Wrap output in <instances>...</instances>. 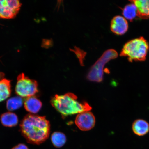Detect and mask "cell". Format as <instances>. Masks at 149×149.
Returning <instances> with one entry per match:
<instances>
[{"label":"cell","instance_id":"obj_19","mask_svg":"<svg viewBox=\"0 0 149 149\" xmlns=\"http://www.w3.org/2000/svg\"><path fill=\"white\" fill-rule=\"evenodd\" d=\"M4 74L2 72H0V80L3 79V77H4Z\"/></svg>","mask_w":149,"mask_h":149},{"label":"cell","instance_id":"obj_16","mask_svg":"<svg viewBox=\"0 0 149 149\" xmlns=\"http://www.w3.org/2000/svg\"><path fill=\"white\" fill-rule=\"evenodd\" d=\"M23 104L22 98L16 96L9 99L6 102V107L9 111L16 110L22 107Z\"/></svg>","mask_w":149,"mask_h":149},{"label":"cell","instance_id":"obj_10","mask_svg":"<svg viewBox=\"0 0 149 149\" xmlns=\"http://www.w3.org/2000/svg\"><path fill=\"white\" fill-rule=\"evenodd\" d=\"M132 128L135 135L139 136H144L149 132V123L143 119H137L133 123Z\"/></svg>","mask_w":149,"mask_h":149},{"label":"cell","instance_id":"obj_3","mask_svg":"<svg viewBox=\"0 0 149 149\" xmlns=\"http://www.w3.org/2000/svg\"><path fill=\"white\" fill-rule=\"evenodd\" d=\"M149 49L148 42L144 37H140L127 42L122 48L120 55L127 57L130 61H144Z\"/></svg>","mask_w":149,"mask_h":149},{"label":"cell","instance_id":"obj_5","mask_svg":"<svg viewBox=\"0 0 149 149\" xmlns=\"http://www.w3.org/2000/svg\"><path fill=\"white\" fill-rule=\"evenodd\" d=\"M38 84L34 80L31 79L22 73L17 78L15 92L22 98H27L35 96L38 92Z\"/></svg>","mask_w":149,"mask_h":149},{"label":"cell","instance_id":"obj_11","mask_svg":"<svg viewBox=\"0 0 149 149\" xmlns=\"http://www.w3.org/2000/svg\"><path fill=\"white\" fill-rule=\"evenodd\" d=\"M130 1L137 7V17L142 19L149 18V0H134Z\"/></svg>","mask_w":149,"mask_h":149},{"label":"cell","instance_id":"obj_1","mask_svg":"<svg viewBox=\"0 0 149 149\" xmlns=\"http://www.w3.org/2000/svg\"><path fill=\"white\" fill-rule=\"evenodd\" d=\"M51 125L45 116L27 114L20 124V131L28 142L33 144H42L49 136Z\"/></svg>","mask_w":149,"mask_h":149},{"label":"cell","instance_id":"obj_14","mask_svg":"<svg viewBox=\"0 0 149 149\" xmlns=\"http://www.w3.org/2000/svg\"><path fill=\"white\" fill-rule=\"evenodd\" d=\"M122 14L126 19L130 21H133L137 16L136 6L132 3L126 5L123 9Z\"/></svg>","mask_w":149,"mask_h":149},{"label":"cell","instance_id":"obj_7","mask_svg":"<svg viewBox=\"0 0 149 149\" xmlns=\"http://www.w3.org/2000/svg\"><path fill=\"white\" fill-rule=\"evenodd\" d=\"M95 122L94 115L89 111L79 113L75 120L76 126L82 131H88L92 129L95 124Z\"/></svg>","mask_w":149,"mask_h":149},{"label":"cell","instance_id":"obj_8","mask_svg":"<svg viewBox=\"0 0 149 149\" xmlns=\"http://www.w3.org/2000/svg\"><path fill=\"white\" fill-rule=\"evenodd\" d=\"M128 25L125 18L120 16H115L111 21V31L117 35H123L128 30Z\"/></svg>","mask_w":149,"mask_h":149},{"label":"cell","instance_id":"obj_6","mask_svg":"<svg viewBox=\"0 0 149 149\" xmlns=\"http://www.w3.org/2000/svg\"><path fill=\"white\" fill-rule=\"evenodd\" d=\"M22 3L18 0H0V18H14L19 12Z\"/></svg>","mask_w":149,"mask_h":149},{"label":"cell","instance_id":"obj_2","mask_svg":"<svg viewBox=\"0 0 149 149\" xmlns=\"http://www.w3.org/2000/svg\"><path fill=\"white\" fill-rule=\"evenodd\" d=\"M77 99V97L72 93L61 95H56L52 98L51 103L63 117L92 109L87 102H80Z\"/></svg>","mask_w":149,"mask_h":149},{"label":"cell","instance_id":"obj_18","mask_svg":"<svg viewBox=\"0 0 149 149\" xmlns=\"http://www.w3.org/2000/svg\"><path fill=\"white\" fill-rule=\"evenodd\" d=\"M12 149H29L28 147L25 144H20L16 145Z\"/></svg>","mask_w":149,"mask_h":149},{"label":"cell","instance_id":"obj_15","mask_svg":"<svg viewBox=\"0 0 149 149\" xmlns=\"http://www.w3.org/2000/svg\"><path fill=\"white\" fill-rule=\"evenodd\" d=\"M51 139L52 144L57 148H61L66 143L67 139L66 135L60 132H55L52 134Z\"/></svg>","mask_w":149,"mask_h":149},{"label":"cell","instance_id":"obj_13","mask_svg":"<svg viewBox=\"0 0 149 149\" xmlns=\"http://www.w3.org/2000/svg\"><path fill=\"white\" fill-rule=\"evenodd\" d=\"M11 92L10 81L5 79L0 80V102L8 98Z\"/></svg>","mask_w":149,"mask_h":149},{"label":"cell","instance_id":"obj_17","mask_svg":"<svg viewBox=\"0 0 149 149\" xmlns=\"http://www.w3.org/2000/svg\"><path fill=\"white\" fill-rule=\"evenodd\" d=\"M71 51L74 52L76 54V56L79 59L80 64L81 66H84L83 61L84 59H85L86 55V52L83 51L82 50L80 49V48L77 47H74V49L70 50Z\"/></svg>","mask_w":149,"mask_h":149},{"label":"cell","instance_id":"obj_9","mask_svg":"<svg viewBox=\"0 0 149 149\" xmlns=\"http://www.w3.org/2000/svg\"><path fill=\"white\" fill-rule=\"evenodd\" d=\"M25 109L31 114H35L40 110L42 107L41 102L35 96L26 98L24 102Z\"/></svg>","mask_w":149,"mask_h":149},{"label":"cell","instance_id":"obj_12","mask_svg":"<svg viewBox=\"0 0 149 149\" xmlns=\"http://www.w3.org/2000/svg\"><path fill=\"white\" fill-rule=\"evenodd\" d=\"M1 121L3 125L7 127L15 126L18 122L17 115L11 112H7L2 114Z\"/></svg>","mask_w":149,"mask_h":149},{"label":"cell","instance_id":"obj_4","mask_svg":"<svg viewBox=\"0 0 149 149\" xmlns=\"http://www.w3.org/2000/svg\"><path fill=\"white\" fill-rule=\"evenodd\" d=\"M118 54L114 49L106 51L89 70L87 75L89 81L101 82L103 79L104 68L107 63L111 59L116 58Z\"/></svg>","mask_w":149,"mask_h":149}]
</instances>
